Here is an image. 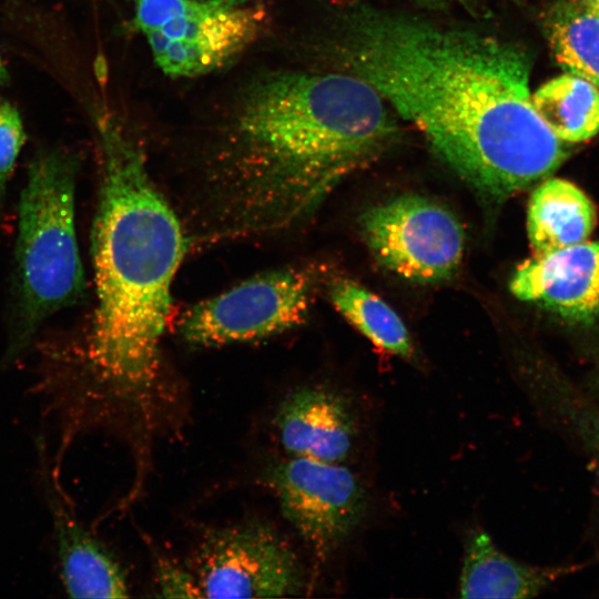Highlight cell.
Returning a JSON list of instances; mask_svg holds the SVG:
<instances>
[{
    "instance_id": "1",
    "label": "cell",
    "mask_w": 599,
    "mask_h": 599,
    "mask_svg": "<svg viewBox=\"0 0 599 599\" xmlns=\"http://www.w3.org/2000/svg\"><path fill=\"white\" fill-rule=\"evenodd\" d=\"M332 51L481 197L501 203L568 158L531 99V59L496 34L355 1Z\"/></svg>"
},
{
    "instance_id": "2",
    "label": "cell",
    "mask_w": 599,
    "mask_h": 599,
    "mask_svg": "<svg viewBox=\"0 0 599 599\" xmlns=\"http://www.w3.org/2000/svg\"><path fill=\"white\" fill-rule=\"evenodd\" d=\"M399 135L379 93L346 72L283 71L252 84L206 171L214 238L288 231Z\"/></svg>"
},
{
    "instance_id": "16",
    "label": "cell",
    "mask_w": 599,
    "mask_h": 599,
    "mask_svg": "<svg viewBox=\"0 0 599 599\" xmlns=\"http://www.w3.org/2000/svg\"><path fill=\"white\" fill-rule=\"evenodd\" d=\"M531 99L559 140L579 143L599 133V88L589 81L566 72L541 84Z\"/></svg>"
},
{
    "instance_id": "15",
    "label": "cell",
    "mask_w": 599,
    "mask_h": 599,
    "mask_svg": "<svg viewBox=\"0 0 599 599\" xmlns=\"http://www.w3.org/2000/svg\"><path fill=\"white\" fill-rule=\"evenodd\" d=\"M541 22L561 69L599 88V14L580 0H556L542 13Z\"/></svg>"
},
{
    "instance_id": "23",
    "label": "cell",
    "mask_w": 599,
    "mask_h": 599,
    "mask_svg": "<svg viewBox=\"0 0 599 599\" xmlns=\"http://www.w3.org/2000/svg\"><path fill=\"white\" fill-rule=\"evenodd\" d=\"M591 392H592V394H589L590 396H592L595 398L599 397V369H598V373L596 374L595 378L592 379Z\"/></svg>"
},
{
    "instance_id": "17",
    "label": "cell",
    "mask_w": 599,
    "mask_h": 599,
    "mask_svg": "<svg viewBox=\"0 0 599 599\" xmlns=\"http://www.w3.org/2000/svg\"><path fill=\"white\" fill-rule=\"evenodd\" d=\"M337 311L369 342L404 359H413L412 337L397 313L382 298L356 283L337 282L331 290Z\"/></svg>"
},
{
    "instance_id": "25",
    "label": "cell",
    "mask_w": 599,
    "mask_h": 599,
    "mask_svg": "<svg viewBox=\"0 0 599 599\" xmlns=\"http://www.w3.org/2000/svg\"><path fill=\"white\" fill-rule=\"evenodd\" d=\"M8 81V72L0 57V84H4Z\"/></svg>"
},
{
    "instance_id": "21",
    "label": "cell",
    "mask_w": 599,
    "mask_h": 599,
    "mask_svg": "<svg viewBox=\"0 0 599 599\" xmlns=\"http://www.w3.org/2000/svg\"><path fill=\"white\" fill-rule=\"evenodd\" d=\"M155 572L161 597L203 598L193 571L159 557Z\"/></svg>"
},
{
    "instance_id": "13",
    "label": "cell",
    "mask_w": 599,
    "mask_h": 599,
    "mask_svg": "<svg viewBox=\"0 0 599 599\" xmlns=\"http://www.w3.org/2000/svg\"><path fill=\"white\" fill-rule=\"evenodd\" d=\"M581 566H535L504 552L480 528L468 532L458 580V596L477 598H531L548 590Z\"/></svg>"
},
{
    "instance_id": "9",
    "label": "cell",
    "mask_w": 599,
    "mask_h": 599,
    "mask_svg": "<svg viewBox=\"0 0 599 599\" xmlns=\"http://www.w3.org/2000/svg\"><path fill=\"white\" fill-rule=\"evenodd\" d=\"M264 13L248 4L204 1L193 12L143 33L156 65L169 77L194 78L229 64L258 37Z\"/></svg>"
},
{
    "instance_id": "7",
    "label": "cell",
    "mask_w": 599,
    "mask_h": 599,
    "mask_svg": "<svg viewBox=\"0 0 599 599\" xmlns=\"http://www.w3.org/2000/svg\"><path fill=\"white\" fill-rule=\"evenodd\" d=\"M312 277L282 268L252 277L191 307L180 322L184 341L196 346L253 342L284 333L306 316Z\"/></svg>"
},
{
    "instance_id": "6",
    "label": "cell",
    "mask_w": 599,
    "mask_h": 599,
    "mask_svg": "<svg viewBox=\"0 0 599 599\" xmlns=\"http://www.w3.org/2000/svg\"><path fill=\"white\" fill-rule=\"evenodd\" d=\"M193 573L205 598L287 597L305 586L288 540L256 520L210 530L195 551Z\"/></svg>"
},
{
    "instance_id": "22",
    "label": "cell",
    "mask_w": 599,
    "mask_h": 599,
    "mask_svg": "<svg viewBox=\"0 0 599 599\" xmlns=\"http://www.w3.org/2000/svg\"><path fill=\"white\" fill-rule=\"evenodd\" d=\"M420 8L430 11H444L453 7L463 8L471 16H479L477 0H414Z\"/></svg>"
},
{
    "instance_id": "20",
    "label": "cell",
    "mask_w": 599,
    "mask_h": 599,
    "mask_svg": "<svg viewBox=\"0 0 599 599\" xmlns=\"http://www.w3.org/2000/svg\"><path fill=\"white\" fill-rule=\"evenodd\" d=\"M202 0H133L134 27L142 33L156 30L199 9Z\"/></svg>"
},
{
    "instance_id": "12",
    "label": "cell",
    "mask_w": 599,
    "mask_h": 599,
    "mask_svg": "<svg viewBox=\"0 0 599 599\" xmlns=\"http://www.w3.org/2000/svg\"><path fill=\"white\" fill-rule=\"evenodd\" d=\"M44 484L53 522L60 579L71 598H126V575L110 550L77 518L48 471Z\"/></svg>"
},
{
    "instance_id": "14",
    "label": "cell",
    "mask_w": 599,
    "mask_h": 599,
    "mask_svg": "<svg viewBox=\"0 0 599 599\" xmlns=\"http://www.w3.org/2000/svg\"><path fill=\"white\" fill-rule=\"evenodd\" d=\"M596 220V206L581 189L565 179H545L534 190L527 211L532 255L588 241Z\"/></svg>"
},
{
    "instance_id": "10",
    "label": "cell",
    "mask_w": 599,
    "mask_h": 599,
    "mask_svg": "<svg viewBox=\"0 0 599 599\" xmlns=\"http://www.w3.org/2000/svg\"><path fill=\"white\" fill-rule=\"evenodd\" d=\"M509 288L561 318L589 325L599 321V241H585L531 256L514 273Z\"/></svg>"
},
{
    "instance_id": "24",
    "label": "cell",
    "mask_w": 599,
    "mask_h": 599,
    "mask_svg": "<svg viewBox=\"0 0 599 599\" xmlns=\"http://www.w3.org/2000/svg\"><path fill=\"white\" fill-rule=\"evenodd\" d=\"M587 8L599 14V0H580Z\"/></svg>"
},
{
    "instance_id": "18",
    "label": "cell",
    "mask_w": 599,
    "mask_h": 599,
    "mask_svg": "<svg viewBox=\"0 0 599 599\" xmlns=\"http://www.w3.org/2000/svg\"><path fill=\"white\" fill-rule=\"evenodd\" d=\"M549 422L576 441L588 457L599 490V403L568 385L559 386L547 406Z\"/></svg>"
},
{
    "instance_id": "11",
    "label": "cell",
    "mask_w": 599,
    "mask_h": 599,
    "mask_svg": "<svg viewBox=\"0 0 599 599\" xmlns=\"http://www.w3.org/2000/svg\"><path fill=\"white\" fill-rule=\"evenodd\" d=\"M274 424L288 456L344 463L359 436V415L352 398L323 386L298 387L275 412Z\"/></svg>"
},
{
    "instance_id": "4",
    "label": "cell",
    "mask_w": 599,
    "mask_h": 599,
    "mask_svg": "<svg viewBox=\"0 0 599 599\" xmlns=\"http://www.w3.org/2000/svg\"><path fill=\"white\" fill-rule=\"evenodd\" d=\"M78 169V156L62 148L41 150L29 163L18 206L10 355L26 349L49 317L83 297L75 233Z\"/></svg>"
},
{
    "instance_id": "8",
    "label": "cell",
    "mask_w": 599,
    "mask_h": 599,
    "mask_svg": "<svg viewBox=\"0 0 599 599\" xmlns=\"http://www.w3.org/2000/svg\"><path fill=\"white\" fill-rule=\"evenodd\" d=\"M361 230L384 267L417 283L449 278L465 247L457 217L419 195H403L367 210L361 217Z\"/></svg>"
},
{
    "instance_id": "3",
    "label": "cell",
    "mask_w": 599,
    "mask_h": 599,
    "mask_svg": "<svg viewBox=\"0 0 599 599\" xmlns=\"http://www.w3.org/2000/svg\"><path fill=\"white\" fill-rule=\"evenodd\" d=\"M100 189L91 233L97 307L87 361L116 395L141 397L159 373L171 290L187 250L183 225L152 181L142 146L98 118Z\"/></svg>"
},
{
    "instance_id": "19",
    "label": "cell",
    "mask_w": 599,
    "mask_h": 599,
    "mask_svg": "<svg viewBox=\"0 0 599 599\" xmlns=\"http://www.w3.org/2000/svg\"><path fill=\"white\" fill-rule=\"evenodd\" d=\"M26 138L19 111L11 102L0 98V210Z\"/></svg>"
},
{
    "instance_id": "5",
    "label": "cell",
    "mask_w": 599,
    "mask_h": 599,
    "mask_svg": "<svg viewBox=\"0 0 599 599\" xmlns=\"http://www.w3.org/2000/svg\"><path fill=\"white\" fill-rule=\"evenodd\" d=\"M263 484L318 560L334 554L368 512L364 483L342 463L288 456L266 468Z\"/></svg>"
}]
</instances>
